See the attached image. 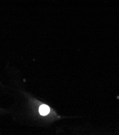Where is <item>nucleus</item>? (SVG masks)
I'll list each match as a JSON object with an SVG mask.
<instances>
[{
	"label": "nucleus",
	"instance_id": "obj_1",
	"mask_svg": "<svg viewBox=\"0 0 119 135\" xmlns=\"http://www.w3.org/2000/svg\"><path fill=\"white\" fill-rule=\"evenodd\" d=\"M50 111V109L48 106L43 104L39 108V113L42 115L45 116L47 115Z\"/></svg>",
	"mask_w": 119,
	"mask_h": 135
}]
</instances>
